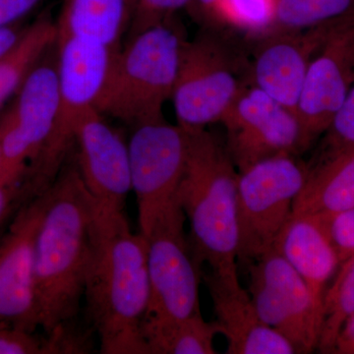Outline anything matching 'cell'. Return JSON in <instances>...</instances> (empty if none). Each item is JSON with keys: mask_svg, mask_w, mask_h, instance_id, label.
<instances>
[{"mask_svg": "<svg viewBox=\"0 0 354 354\" xmlns=\"http://www.w3.org/2000/svg\"><path fill=\"white\" fill-rule=\"evenodd\" d=\"M69 158L46 189L37 234V300L44 333L76 323L94 252L97 206Z\"/></svg>", "mask_w": 354, "mask_h": 354, "instance_id": "cell-1", "label": "cell"}, {"mask_svg": "<svg viewBox=\"0 0 354 354\" xmlns=\"http://www.w3.org/2000/svg\"><path fill=\"white\" fill-rule=\"evenodd\" d=\"M149 295L146 237L132 232L124 212L97 206L94 252L84 300L102 353L149 354L143 335Z\"/></svg>", "mask_w": 354, "mask_h": 354, "instance_id": "cell-2", "label": "cell"}, {"mask_svg": "<svg viewBox=\"0 0 354 354\" xmlns=\"http://www.w3.org/2000/svg\"><path fill=\"white\" fill-rule=\"evenodd\" d=\"M186 131L187 160L178 203L190 221L191 250L201 267L239 278V169L215 135L205 128Z\"/></svg>", "mask_w": 354, "mask_h": 354, "instance_id": "cell-3", "label": "cell"}, {"mask_svg": "<svg viewBox=\"0 0 354 354\" xmlns=\"http://www.w3.org/2000/svg\"><path fill=\"white\" fill-rule=\"evenodd\" d=\"M185 31L176 15L125 39L114 57L97 109L135 127L165 120Z\"/></svg>", "mask_w": 354, "mask_h": 354, "instance_id": "cell-4", "label": "cell"}, {"mask_svg": "<svg viewBox=\"0 0 354 354\" xmlns=\"http://www.w3.org/2000/svg\"><path fill=\"white\" fill-rule=\"evenodd\" d=\"M120 50L93 39L57 32L59 102L53 131L26 174L34 195L48 189L74 146V130L84 114L97 102Z\"/></svg>", "mask_w": 354, "mask_h": 354, "instance_id": "cell-5", "label": "cell"}, {"mask_svg": "<svg viewBox=\"0 0 354 354\" xmlns=\"http://www.w3.org/2000/svg\"><path fill=\"white\" fill-rule=\"evenodd\" d=\"M249 84L251 62L221 29L203 27L181 48L171 97L177 124L198 129L221 123Z\"/></svg>", "mask_w": 354, "mask_h": 354, "instance_id": "cell-6", "label": "cell"}, {"mask_svg": "<svg viewBox=\"0 0 354 354\" xmlns=\"http://www.w3.org/2000/svg\"><path fill=\"white\" fill-rule=\"evenodd\" d=\"M309 165L281 153L239 171V262H253L274 246L308 180Z\"/></svg>", "mask_w": 354, "mask_h": 354, "instance_id": "cell-7", "label": "cell"}, {"mask_svg": "<svg viewBox=\"0 0 354 354\" xmlns=\"http://www.w3.org/2000/svg\"><path fill=\"white\" fill-rule=\"evenodd\" d=\"M128 150L139 232L148 237L165 221L184 214L178 190L187 160V131L165 120L143 123L133 127Z\"/></svg>", "mask_w": 354, "mask_h": 354, "instance_id": "cell-8", "label": "cell"}, {"mask_svg": "<svg viewBox=\"0 0 354 354\" xmlns=\"http://www.w3.org/2000/svg\"><path fill=\"white\" fill-rule=\"evenodd\" d=\"M248 292L261 320L285 337L297 353L318 348L322 305L304 279L274 248L248 264Z\"/></svg>", "mask_w": 354, "mask_h": 354, "instance_id": "cell-9", "label": "cell"}, {"mask_svg": "<svg viewBox=\"0 0 354 354\" xmlns=\"http://www.w3.org/2000/svg\"><path fill=\"white\" fill-rule=\"evenodd\" d=\"M225 146L239 171L265 158L308 150L297 113L249 84L225 114Z\"/></svg>", "mask_w": 354, "mask_h": 354, "instance_id": "cell-10", "label": "cell"}, {"mask_svg": "<svg viewBox=\"0 0 354 354\" xmlns=\"http://www.w3.org/2000/svg\"><path fill=\"white\" fill-rule=\"evenodd\" d=\"M184 214L174 216L146 237L150 295L144 324L174 322L202 315V269L184 234Z\"/></svg>", "mask_w": 354, "mask_h": 354, "instance_id": "cell-11", "label": "cell"}, {"mask_svg": "<svg viewBox=\"0 0 354 354\" xmlns=\"http://www.w3.org/2000/svg\"><path fill=\"white\" fill-rule=\"evenodd\" d=\"M48 194L26 199L0 236V325L39 327L35 250Z\"/></svg>", "mask_w": 354, "mask_h": 354, "instance_id": "cell-12", "label": "cell"}, {"mask_svg": "<svg viewBox=\"0 0 354 354\" xmlns=\"http://www.w3.org/2000/svg\"><path fill=\"white\" fill-rule=\"evenodd\" d=\"M354 85V14L339 21L310 64L297 104L309 146L322 136Z\"/></svg>", "mask_w": 354, "mask_h": 354, "instance_id": "cell-13", "label": "cell"}, {"mask_svg": "<svg viewBox=\"0 0 354 354\" xmlns=\"http://www.w3.org/2000/svg\"><path fill=\"white\" fill-rule=\"evenodd\" d=\"M77 169L86 189L100 209L124 212L131 188L128 143L118 130L92 109L74 130Z\"/></svg>", "mask_w": 354, "mask_h": 354, "instance_id": "cell-14", "label": "cell"}, {"mask_svg": "<svg viewBox=\"0 0 354 354\" xmlns=\"http://www.w3.org/2000/svg\"><path fill=\"white\" fill-rule=\"evenodd\" d=\"M341 20L304 31L270 32L254 41L251 84L297 111L310 64Z\"/></svg>", "mask_w": 354, "mask_h": 354, "instance_id": "cell-15", "label": "cell"}, {"mask_svg": "<svg viewBox=\"0 0 354 354\" xmlns=\"http://www.w3.org/2000/svg\"><path fill=\"white\" fill-rule=\"evenodd\" d=\"M220 335L227 339L228 354H295L285 337L261 320L248 290L239 278L209 271L204 276Z\"/></svg>", "mask_w": 354, "mask_h": 354, "instance_id": "cell-16", "label": "cell"}, {"mask_svg": "<svg viewBox=\"0 0 354 354\" xmlns=\"http://www.w3.org/2000/svg\"><path fill=\"white\" fill-rule=\"evenodd\" d=\"M272 248L298 272L324 308L328 283L339 270V256L318 216L292 214Z\"/></svg>", "mask_w": 354, "mask_h": 354, "instance_id": "cell-17", "label": "cell"}, {"mask_svg": "<svg viewBox=\"0 0 354 354\" xmlns=\"http://www.w3.org/2000/svg\"><path fill=\"white\" fill-rule=\"evenodd\" d=\"M15 95L10 113L34 153L32 164L50 138L57 118L59 102L57 41L35 65Z\"/></svg>", "mask_w": 354, "mask_h": 354, "instance_id": "cell-18", "label": "cell"}, {"mask_svg": "<svg viewBox=\"0 0 354 354\" xmlns=\"http://www.w3.org/2000/svg\"><path fill=\"white\" fill-rule=\"evenodd\" d=\"M134 6L135 0H62L57 31L120 50Z\"/></svg>", "mask_w": 354, "mask_h": 354, "instance_id": "cell-19", "label": "cell"}, {"mask_svg": "<svg viewBox=\"0 0 354 354\" xmlns=\"http://www.w3.org/2000/svg\"><path fill=\"white\" fill-rule=\"evenodd\" d=\"M308 165V180L292 214L328 216L353 208L354 151Z\"/></svg>", "mask_w": 354, "mask_h": 354, "instance_id": "cell-20", "label": "cell"}, {"mask_svg": "<svg viewBox=\"0 0 354 354\" xmlns=\"http://www.w3.org/2000/svg\"><path fill=\"white\" fill-rule=\"evenodd\" d=\"M57 39V21L50 12H44L31 25L26 26L19 39L0 57V109L16 95Z\"/></svg>", "mask_w": 354, "mask_h": 354, "instance_id": "cell-21", "label": "cell"}, {"mask_svg": "<svg viewBox=\"0 0 354 354\" xmlns=\"http://www.w3.org/2000/svg\"><path fill=\"white\" fill-rule=\"evenodd\" d=\"M143 335L149 354H215L214 341L220 335L215 321L202 315L185 320L145 323Z\"/></svg>", "mask_w": 354, "mask_h": 354, "instance_id": "cell-22", "label": "cell"}, {"mask_svg": "<svg viewBox=\"0 0 354 354\" xmlns=\"http://www.w3.org/2000/svg\"><path fill=\"white\" fill-rule=\"evenodd\" d=\"M88 351V335L79 330L76 323L44 335L0 325V354L87 353Z\"/></svg>", "mask_w": 354, "mask_h": 354, "instance_id": "cell-23", "label": "cell"}, {"mask_svg": "<svg viewBox=\"0 0 354 354\" xmlns=\"http://www.w3.org/2000/svg\"><path fill=\"white\" fill-rule=\"evenodd\" d=\"M353 14L354 0H278L274 25L268 34L304 31Z\"/></svg>", "mask_w": 354, "mask_h": 354, "instance_id": "cell-24", "label": "cell"}, {"mask_svg": "<svg viewBox=\"0 0 354 354\" xmlns=\"http://www.w3.org/2000/svg\"><path fill=\"white\" fill-rule=\"evenodd\" d=\"M354 314V256L342 263L324 297L323 325L318 351L332 353L335 339L348 317Z\"/></svg>", "mask_w": 354, "mask_h": 354, "instance_id": "cell-25", "label": "cell"}, {"mask_svg": "<svg viewBox=\"0 0 354 354\" xmlns=\"http://www.w3.org/2000/svg\"><path fill=\"white\" fill-rule=\"evenodd\" d=\"M278 0H221L215 29L241 32L254 41L271 31Z\"/></svg>", "mask_w": 354, "mask_h": 354, "instance_id": "cell-26", "label": "cell"}, {"mask_svg": "<svg viewBox=\"0 0 354 354\" xmlns=\"http://www.w3.org/2000/svg\"><path fill=\"white\" fill-rule=\"evenodd\" d=\"M322 136L318 152L309 165L354 151V85Z\"/></svg>", "mask_w": 354, "mask_h": 354, "instance_id": "cell-27", "label": "cell"}, {"mask_svg": "<svg viewBox=\"0 0 354 354\" xmlns=\"http://www.w3.org/2000/svg\"><path fill=\"white\" fill-rule=\"evenodd\" d=\"M190 0H135L134 13L127 39L140 32L164 22L185 8Z\"/></svg>", "mask_w": 354, "mask_h": 354, "instance_id": "cell-28", "label": "cell"}, {"mask_svg": "<svg viewBox=\"0 0 354 354\" xmlns=\"http://www.w3.org/2000/svg\"><path fill=\"white\" fill-rule=\"evenodd\" d=\"M319 218L327 230L342 265L354 256V207L335 215Z\"/></svg>", "mask_w": 354, "mask_h": 354, "instance_id": "cell-29", "label": "cell"}, {"mask_svg": "<svg viewBox=\"0 0 354 354\" xmlns=\"http://www.w3.org/2000/svg\"><path fill=\"white\" fill-rule=\"evenodd\" d=\"M44 0H0V29L21 23Z\"/></svg>", "mask_w": 354, "mask_h": 354, "instance_id": "cell-30", "label": "cell"}, {"mask_svg": "<svg viewBox=\"0 0 354 354\" xmlns=\"http://www.w3.org/2000/svg\"><path fill=\"white\" fill-rule=\"evenodd\" d=\"M221 0H190L188 12L203 27L215 28L216 12Z\"/></svg>", "mask_w": 354, "mask_h": 354, "instance_id": "cell-31", "label": "cell"}, {"mask_svg": "<svg viewBox=\"0 0 354 354\" xmlns=\"http://www.w3.org/2000/svg\"><path fill=\"white\" fill-rule=\"evenodd\" d=\"M332 353L354 354V314L348 317L339 330Z\"/></svg>", "mask_w": 354, "mask_h": 354, "instance_id": "cell-32", "label": "cell"}, {"mask_svg": "<svg viewBox=\"0 0 354 354\" xmlns=\"http://www.w3.org/2000/svg\"><path fill=\"white\" fill-rule=\"evenodd\" d=\"M25 28L21 23H18L11 27L0 29V57H2L19 39Z\"/></svg>", "mask_w": 354, "mask_h": 354, "instance_id": "cell-33", "label": "cell"}, {"mask_svg": "<svg viewBox=\"0 0 354 354\" xmlns=\"http://www.w3.org/2000/svg\"><path fill=\"white\" fill-rule=\"evenodd\" d=\"M14 208H15V202H14L13 193L6 186L0 185V227L11 216Z\"/></svg>", "mask_w": 354, "mask_h": 354, "instance_id": "cell-34", "label": "cell"}]
</instances>
